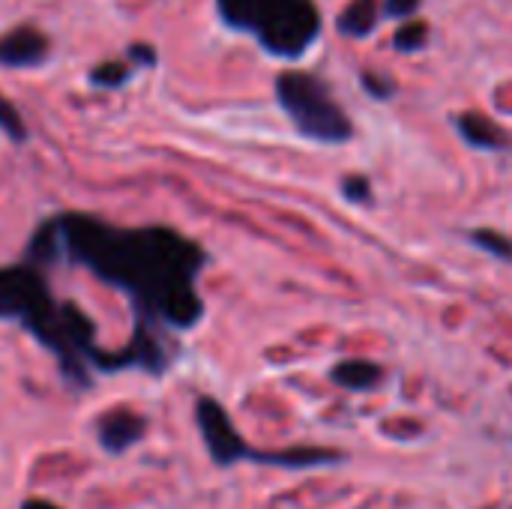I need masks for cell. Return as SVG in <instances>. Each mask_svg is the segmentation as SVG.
<instances>
[{
    "mask_svg": "<svg viewBox=\"0 0 512 509\" xmlns=\"http://www.w3.org/2000/svg\"><path fill=\"white\" fill-rule=\"evenodd\" d=\"M27 258L36 267L69 261L90 270L105 285L129 294L144 324L192 330L204 315L195 291L204 252L162 225L117 228L87 213H63L36 228Z\"/></svg>",
    "mask_w": 512,
    "mask_h": 509,
    "instance_id": "obj_1",
    "label": "cell"
},
{
    "mask_svg": "<svg viewBox=\"0 0 512 509\" xmlns=\"http://www.w3.org/2000/svg\"><path fill=\"white\" fill-rule=\"evenodd\" d=\"M0 318L18 321L33 333L78 387L90 384V369L111 372V351L96 348L93 321L75 303H57L36 264L0 270Z\"/></svg>",
    "mask_w": 512,
    "mask_h": 509,
    "instance_id": "obj_2",
    "label": "cell"
},
{
    "mask_svg": "<svg viewBox=\"0 0 512 509\" xmlns=\"http://www.w3.org/2000/svg\"><path fill=\"white\" fill-rule=\"evenodd\" d=\"M276 96L300 135L324 144H342L354 135L348 114L333 102L330 90L309 72H282Z\"/></svg>",
    "mask_w": 512,
    "mask_h": 509,
    "instance_id": "obj_3",
    "label": "cell"
},
{
    "mask_svg": "<svg viewBox=\"0 0 512 509\" xmlns=\"http://www.w3.org/2000/svg\"><path fill=\"white\" fill-rule=\"evenodd\" d=\"M321 30V15L309 0H276L261 21L252 27L258 42L270 54L297 57L303 54Z\"/></svg>",
    "mask_w": 512,
    "mask_h": 509,
    "instance_id": "obj_4",
    "label": "cell"
},
{
    "mask_svg": "<svg viewBox=\"0 0 512 509\" xmlns=\"http://www.w3.org/2000/svg\"><path fill=\"white\" fill-rule=\"evenodd\" d=\"M195 423H198V432H201V441H204L210 459L219 468H234L240 462H255V447H249L243 441L234 420L228 417V411L216 399L201 396L195 402Z\"/></svg>",
    "mask_w": 512,
    "mask_h": 509,
    "instance_id": "obj_5",
    "label": "cell"
},
{
    "mask_svg": "<svg viewBox=\"0 0 512 509\" xmlns=\"http://www.w3.org/2000/svg\"><path fill=\"white\" fill-rule=\"evenodd\" d=\"M147 432V420L129 408H111L108 414H102L96 420V438L102 444L105 453L120 456L126 453L132 444H138Z\"/></svg>",
    "mask_w": 512,
    "mask_h": 509,
    "instance_id": "obj_6",
    "label": "cell"
},
{
    "mask_svg": "<svg viewBox=\"0 0 512 509\" xmlns=\"http://www.w3.org/2000/svg\"><path fill=\"white\" fill-rule=\"evenodd\" d=\"M48 57V36L30 24L0 36V66L6 69H33Z\"/></svg>",
    "mask_w": 512,
    "mask_h": 509,
    "instance_id": "obj_7",
    "label": "cell"
},
{
    "mask_svg": "<svg viewBox=\"0 0 512 509\" xmlns=\"http://www.w3.org/2000/svg\"><path fill=\"white\" fill-rule=\"evenodd\" d=\"M342 462H345V456L339 450H327V447H288V450H276V453L255 450V465L282 468V471H315V468H330V465H342Z\"/></svg>",
    "mask_w": 512,
    "mask_h": 509,
    "instance_id": "obj_8",
    "label": "cell"
},
{
    "mask_svg": "<svg viewBox=\"0 0 512 509\" xmlns=\"http://www.w3.org/2000/svg\"><path fill=\"white\" fill-rule=\"evenodd\" d=\"M330 381L351 393H369L384 381V369L372 360H342L330 369Z\"/></svg>",
    "mask_w": 512,
    "mask_h": 509,
    "instance_id": "obj_9",
    "label": "cell"
},
{
    "mask_svg": "<svg viewBox=\"0 0 512 509\" xmlns=\"http://www.w3.org/2000/svg\"><path fill=\"white\" fill-rule=\"evenodd\" d=\"M276 0H216L219 15L234 27V30H252L258 18L273 6Z\"/></svg>",
    "mask_w": 512,
    "mask_h": 509,
    "instance_id": "obj_10",
    "label": "cell"
},
{
    "mask_svg": "<svg viewBox=\"0 0 512 509\" xmlns=\"http://www.w3.org/2000/svg\"><path fill=\"white\" fill-rule=\"evenodd\" d=\"M378 24V0H354L339 15V30L345 36H369Z\"/></svg>",
    "mask_w": 512,
    "mask_h": 509,
    "instance_id": "obj_11",
    "label": "cell"
},
{
    "mask_svg": "<svg viewBox=\"0 0 512 509\" xmlns=\"http://www.w3.org/2000/svg\"><path fill=\"white\" fill-rule=\"evenodd\" d=\"M459 129H462V135L474 144V147H486V150H495L498 144H501V135H498V129L492 126V123H486L483 117H474V114H468V117H459Z\"/></svg>",
    "mask_w": 512,
    "mask_h": 509,
    "instance_id": "obj_12",
    "label": "cell"
},
{
    "mask_svg": "<svg viewBox=\"0 0 512 509\" xmlns=\"http://www.w3.org/2000/svg\"><path fill=\"white\" fill-rule=\"evenodd\" d=\"M129 78H132V69L126 63H117V60H108V63H99L96 69H90V84L102 87V90H117Z\"/></svg>",
    "mask_w": 512,
    "mask_h": 509,
    "instance_id": "obj_13",
    "label": "cell"
},
{
    "mask_svg": "<svg viewBox=\"0 0 512 509\" xmlns=\"http://www.w3.org/2000/svg\"><path fill=\"white\" fill-rule=\"evenodd\" d=\"M0 132H3L9 141H15V144L27 141V126H24L21 114L15 111V105H12L6 96H0Z\"/></svg>",
    "mask_w": 512,
    "mask_h": 509,
    "instance_id": "obj_14",
    "label": "cell"
},
{
    "mask_svg": "<svg viewBox=\"0 0 512 509\" xmlns=\"http://www.w3.org/2000/svg\"><path fill=\"white\" fill-rule=\"evenodd\" d=\"M429 39V27L423 21H408L396 33V48L399 51H420Z\"/></svg>",
    "mask_w": 512,
    "mask_h": 509,
    "instance_id": "obj_15",
    "label": "cell"
},
{
    "mask_svg": "<svg viewBox=\"0 0 512 509\" xmlns=\"http://www.w3.org/2000/svg\"><path fill=\"white\" fill-rule=\"evenodd\" d=\"M474 243H477L480 249L492 252L495 258H501V261H512V243L507 237L495 234V231H477V234H474Z\"/></svg>",
    "mask_w": 512,
    "mask_h": 509,
    "instance_id": "obj_16",
    "label": "cell"
},
{
    "mask_svg": "<svg viewBox=\"0 0 512 509\" xmlns=\"http://www.w3.org/2000/svg\"><path fill=\"white\" fill-rule=\"evenodd\" d=\"M342 192L351 198V201H366L369 198V180L366 177H348L345 183H342Z\"/></svg>",
    "mask_w": 512,
    "mask_h": 509,
    "instance_id": "obj_17",
    "label": "cell"
},
{
    "mask_svg": "<svg viewBox=\"0 0 512 509\" xmlns=\"http://www.w3.org/2000/svg\"><path fill=\"white\" fill-rule=\"evenodd\" d=\"M126 57L135 63V66H156V51L150 45H132L126 51Z\"/></svg>",
    "mask_w": 512,
    "mask_h": 509,
    "instance_id": "obj_18",
    "label": "cell"
},
{
    "mask_svg": "<svg viewBox=\"0 0 512 509\" xmlns=\"http://www.w3.org/2000/svg\"><path fill=\"white\" fill-rule=\"evenodd\" d=\"M420 0H387V15L393 18H408L411 12H417Z\"/></svg>",
    "mask_w": 512,
    "mask_h": 509,
    "instance_id": "obj_19",
    "label": "cell"
},
{
    "mask_svg": "<svg viewBox=\"0 0 512 509\" xmlns=\"http://www.w3.org/2000/svg\"><path fill=\"white\" fill-rule=\"evenodd\" d=\"M21 509H60L54 507V504H48V501H42V498H30V501H24Z\"/></svg>",
    "mask_w": 512,
    "mask_h": 509,
    "instance_id": "obj_20",
    "label": "cell"
},
{
    "mask_svg": "<svg viewBox=\"0 0 512 509\" xmlns=\"http://www.w3.org/2000/svg\"><path fill=\"white\" fill-rule=\"evenodd\" d=\"M363 84H366V87H369V90H375V93H378V96H381V99H384V96H387V93H390V87H381V84H378V81H375V78H372V75H366V81H363Z\"/></svg>",
    "mask_w": 512,
    "mask_h": 509,
    "instance_id": "obj_21",
    "label": "cell"
}]
</instances>
